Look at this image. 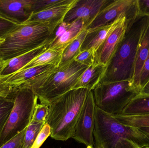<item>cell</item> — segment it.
Wrapping results in <instances>:
<instances>
[{
    "mask_svg": "<svg viewBox=\"0 0 149 148\" xmlns=\"http://www.w3.org/2000/svg\"><path fill=\"white\" fill-rule=\"evenodd\" d=\"M88 67L74 60L29 80L17 89H31L40 103L49 105L54 99L73 89L77 80Z\"/></svg>",
    "mask_w": 149,
    "mask_h": 148,
    "instance_id": "1",
    "label": "cell"
},
{
    "mask_svg": "<svg viewBox=\"0 0 149 148\" xmlns=\"http://www.w3.org/2000/svg\"><path fill=\"white\" fill-rule=\"evenodd\" d=\"M93 136L100 148L149 147V137L139 128L120 123L95 107Z\"/></svg>",
    "mask_w": 149,
    "mask_h": 148,
    "instance_id": "2",
    "label": "cell"
},
{
    "mask_svg": "<svg viewBox=\"0 0 149 148\" xmlns=\"http://www.w3.org/2000/svg\"><path fill=\"white\" fill-rule=\"evenodd\" d=\"M149 21V16H138L128 24L125 36L100 83L125 81L132 82L138 44Z\"/></svg>",
    "mask_w": 149,
    "mask_h": 148,
    "instance_id": "3",
    "label": "cell"
},
{
    "mask_svg": "<svg viewBox=\"0 0 149 148\" xmlns=\"http://www.w3.org/2000/svg\"><path fill=\"white\" fill-rule=\"evenodd\" d=\"M90 91L85 88L72 89L54 99L49 104L45 123L51 128L52 139L64 141L71 138Z\"/></svg>",
    "mask_w": 149,
    "mask_h": 148,
    "instance_id": "4",
    "label": "cell"
},
{
    "mask_svg": "<svg viewBox=\"0 0 149 148\" xmlns=\"http://www.w3.org/2000/svg\"><path fill=\"white\" fill-rule=\"evenodd\" d=\"M57 28L42 23L19 24L0 43V60H10L42 46L54 37Z\"/></svg>",
    "mask_w": 149,
    "mask_h": 148,
    "instance_id": "5",
    "label": "cell"
},
{
    "mask_svg": "<svg viewBox=\"0 0 149 148\" xmlns=\"http://www.w3.org/2000/svg\"><path fill=\"white\" fill-rule=\"evenodd\" d=\"M92 91L95 107L111 116L120 114L125 107L140 94L129 81L100 83Z\"/></svg>",
    "mask_w": 149,
    "mask_h": 148,
    "instance_id": "6",
    "label": "cell"
},
{
    "mask_svg": "<svg viewBox=\"0 0 149 148\" xmlns=\"http://www.w3.org/2000/svg\"><path fill=\"white\" fill-rule=\"evenodd\" d=\"M38 100L31 89L19 88L14 92V102L0 137V147L27 128L32 120Z\"/></svg>",
    "mask_w": 149,
    "mask_h": 148,
    "instance_id": "7",
    "label": "cell"
},
{
    "mask_svg": "<svg viewBox=\"0 0 149 148\" xmlns=\"http://www.w3.org/2000/svg\"><path fill=\"white\" fill-rule=\"evenodd\" d=\"M137 0H112L98 14L86 29L108 25L121 17L126 16L128 23L132 22L138 16Z\"/></svg>",
    "mask_w": 149,
    "mask_h": 148,
    "instance_id": "8",
    "label": "cell"
},
{
    "mask_svg": "<svg viewBox=\"0 0 149 148\" xmlns=\"http://www.w3.org/2000/svg\"><path fill=\"white\" fill-rule=\"evenodd\" d=\"M95 105L92 91L86 99L74 127L72 138L88 147H93Z\"/></svg>",
    "mask_w": 149,
    "mask_h": 148,
    "instance_id": "9",
    "label": "cell"
},
{
    "mask_svg": "<svg viewBox=\"0 0 149 148\" xmlns=\"http://www.w3.org/2000/svg\"><path fill=\"white\" fill-rule=\"evenodd\" d=\"M112 1L77 0L66 14L63 22L69 23L76 20H82L86 23L88 28L101 10Z\"/></svg>",
    "mask_w": 149,
    "mask_h": 148,
    "instance_id": "10",
    "label": "cell"
},
{
    "mask_svg": "<svg viewBox=\"0 0 149 148\" xmlns=\"http://www.w3.org/2000/svg\"><path fill=\"white\" fill-rule=\"evenodd\" d=\"M128 25L127 17H124L96 50L94 63L107 67L125 36Z\"/></svg>",
    "mask_w": 149,
    "mask_h": 148,
    "instance_id": "11",
    "label": "cell"
},
{
    "mask_svg": "<svg viewBox=\"0 0 149 148\" xmlns=\"http://www.w3.org/2000/svg\"><path fill=\"white\" fill-rule=\"evenodd\" d=\"M33 2L34 0H0V17L23 24L32 14Z\"/></svg>",
    "mask_w": 149,
    "mask_h": 148,
    "instance_id": "12",
    "label": "cell"
},
{
    "mask_svg": "<svg viewBox=\"0 0 149 148\" xmlns=\"http://www.w3.org/2000/svg\"><path fill=\"white\" fill-rule=\"evenodd\" d=\"M76 1L67 0L64 3L32 13L24 23H42L57 28L63 23L66 14L74 6Z\"/></svg>",
    "mask_w": 149,
    "mask_h": 148,
    "instance_id": "13",
    "label": "cell"
},
{
    "mask_svg": "<svg viewBox=\"0 0 149 148\" xmlns=\"http://www.w3.org/2000/svg\"><path fill=\"white\" fill-rule=\"evenodd\" d=\"M87 25L82 20H78L71 23L63 22L58 27L55 31L54 38L49 48L64 50L70 44Z\"/></svg>",
    "mask_w": 149,
    "mask_h": 148,
    "instance_id": "14",
    "label": "cell"
},
{
    "mask_svg": "<svg viewBox=\"0 0 149 148\" xmlns=\"http://www.w3.org/2000/svg\"><path fill=\"white\" fill-rule=\"evenodd\" d=\"M124 17L126 16L121 17L108 25L88 30L81 47L80 51L92 49L96 52L108 36L118 26Z\"/></svg>",
    "mask_w": 149,
    "mask_h": 148,
    "instance_id": "15",
    "label": "cell"
},
{
    "mask_svg": "<svg viewBox=\"0 0 149 148\" xmlns=\"http://www.w3.org/2000/svg\"><path fill=\"white\" fill-rule=\"evenodd\" d=\"M106 69L104 65L94 63L81 75L73 89L85 88L92 91L100 82Z\"/></svg>",
    "mask_w": 149,
    "mask_h": 148,
    "instance_id": "16",
    "label": "cell"
},
{
    "mask_svg": "<svg viewBox=\"0 0 149 148\" xmlns=\"http://www.w3.org/2000/svg\"><path fill=\"white\" fill-rule=\"evenodd\" d=\"M149 54V21L143 32L137 48L135 63L134 76L132 83L134 87L141 91L140 87V76L143 67Z\"/></svg>",
    "mask_w": 149,
    "mask_h": 148,
    "instance_id": "17",
    "label": "cell"
},
{
    "mask_svg": "<svg viewBox=\"0 0 149 148\" xmlns=\"http://www.w3.org/2000/svg\"><path fill=\"white\" fill-rule=\"evenodd\" d=\"M54 38L37 48L10 60L8 66L3 72L1 77L10 75L18 72L31 60L47 50Z\"/></svg>",
    "mask_w": 149,
    "mask_h": 148,
    "instance_id": "18",
    "label": "cell"
},
{
    "mask_svg": "<svg viewBox=\"0 0 149 148\" xmlns=\"http://www.w3.org/2000/svg\"><path fill=\"white\" fill-rule=\"evenodd\" d=\"M63 51L52 49L49 48L47 50L31 60L18 72L31 68L45 65H51L58 67L60 65Z\"/></svg>",
    "mask_w": 149,
    "mask_h": 148,
    "instance_id": "19",
    "label": "cell"
},
{
    "mask_svg": "<svg viewBox=\"0 0 149 148\" xmlns=\"http://www.w3.org/2000/svg\"><path fill=\"white\" fill-rule=\"evenodd\" d=\"M147 115H149V95L139 94L118 115L136 116Z\"/></svg>",
    "mask_w": 149,
    "mask_h": 148,
    "instance_id": "20",
    "label": "cell"
},
{
    "mask_svg": "<svg viewBox=\"0 0 149 148\" xmlns=\"http://www.w3.org/2000/svg\"><path fill=\"white\" fill-rule=\"evenodd\" d=\"M87 32L86 28L84 29L73 41L65 49L59 65H64L74 60L80 52L81 47Z\"/></svg>",
    "mask_w": 149,
    "mask_h": 148,
    "instance_id": "21",
    "label": "cell"
},
{
    "mask_svg": "<svg viewBox=\"0 0 149 148\" xmlns=\"http://www.w3.org/2000/svg\"><path fill=\"white\" fill-rule=\"evenodd\" d=\"M14 93L8 96H0V137L14 106Z\"/></svg>",
    "mask_w": 149,
    "mask_h": 148,
    "instance_id": "22",
    "label": "cell"
},
{
    "mask_svg": "<svg viewBox=\"0 0 149 148\" xmlns=\"http://www.w3.org/2000/svg\"><path fill=\"white\" fill-rule=\"evenodd\" d=\"M120 123L126 126L140 128L149 127V115L136 116H112Z\"/></svg>",
    "mask_w": 149,
    "mask_h": 148,
    "instance_id": "23",
    "label": "cell"
},
{
    "mask_svg": "<svg viewBox=\"0 0 149 148\" xmlns=\"http://www.w3.org/2000/svg\"><path fill=\"white\" fill-rule=\"evenodd\" d=\"M45 122L31 120L27 128L24 136L23 148H31Z\"/></svg>",
    "mask_w": 149,
    "mask_h": 148,
    "instance_id": "24",
    "label": "cell"
},
{
    "mask_svg": "<svg viewBox=\"0 0 149 148\" xmlns=\"http://www.w3.org/2000/svg\"><path fill=\"white\" fill-rule=\"evenodd\" d=\"M67 0H34L32 13L39 12L49 8L64 3Z\"/></svg>",
    "mask_w": 149,
    "mask_h": 148,
    "instance_id": "25",
    "label": "cell"
},
{
    "mask_svg": "<svg viewBox=\"0 0 149 148\" xmlns=\"http://www.w3.org/2000/svg\"><path fill=\"white\" fill-rule=\"evenodd\" d=\"M95 51L94 50H87L80 51L74 60L77 63L89 67L94 63Z\"/></svg>",
    "mask_w": 149,
    "mask_h": 148,
    "instance_id": "26",
    "label": "cell"
},
{
    "mask_svg": "<svg viewBox=\"0 0 149 148\" xmlns=\"http://www.w3.org/2000/svg\"><path fill=\"white\" fill-rule=\"evenodd\" d=\"M49 110V105L37 104L35 107L32 120L37 122H45Z\"/></svg>",
    "mask_w": 149,
    "mask_h": 148,
    "instance_id": "27",
    "label": "cell"
},
{
    "mask_svg": "<svg viewBox=\"0 0 149 148\" xmlns=\"http://www.w3.org/2000/svg\"><path fill=\"white\" fill-rule=\"evenodd\" d=\"M26 129L13 137L0 148H23Z\"/></svg>",
    "mask_w": 149,
    "mask_h": 148,
    "instance_id": "28",
    "label": "cell"
},
{
    "mask_svg": "<svg viewBox=\"0 0 149 148\" xmlns=\"http://www.w3.org/2000/svg\"><path fill=\"white\" fill-rule=\"evenodd\" d=\"M52 130L50 127L45 123L34 142L31 148H40L46 139L51 135Z\"/></svg>",
    "mask_w": 149,
    "mask_h": 148,
    "instance_id": "29",
    "label": "cell"
},
{
    "mask_svg": "<svg viewBox=\"0 0 149 148\" xmlns=\"http://www.w3.org/2000/svg\"><path fill=\"white\" fill-rule=\"evenodd\" d=\"M19 24L0 17V37L3 38Z\"/></svg>",
    "mask_w": 149,
    "mask_h": 148,
    "instance_id": "30",
    "label": "cell"
},
{
    "mask_svg": "<svg viewBox=\"0 0 149 148\" xmlns=\"http://www.w3.org/2000/svg\"><path fill=\"white\" fill-rule=\"evenodd\" d=\"M149 81V54L148 58L146 59L143 67L141 76H140V89H141Z\"/></svg>",
    "mask_w": 149,
    "mask_h": 148,
    "instance_id": "31",
    "label": "cell"
},
{
    "mask_svg": "<svg viewBox=\"0 0 149 148\" xmlns=\"http://www.w3.org/2000/svg\"><path fill=\"white\" fill-rule=\"evenodd\" d=\"M136 7L138 16H149V0H137Z\"/></svg>",
    "mask_w": 149,
    "mask_h": 148,
    "instance_id": "32",
    "label": "cell"
},
{
    "mask_svg": "<svg viewBox=\"0 0 149 148\" xmlns=\"http://www.w3.org/2000/svg\"><path fill=\"white\" fill-rule=\"evenodd\" d=\"M10 60H0V79L2 76V74L5 68L8 66Z\"/></svg>",
    "mask_w": 149,
    "mask_h": 148,
    "instance_id": "33",
    "label": "cell"
},
{
    "mask_svg": "<svg viewBox=\"0 0 149 148\" xmlns=\"http://www.w3.org/2000/svg\"><path fill=\"white\" fill-rule=\"evenodd\" d=\"M139 94L142 95H149V81L143 87Z\"/></svg>",
    "mask_w": 149,
    "mask_h": 148,
    "instance_id": "34",
    "label": "cell"
},
{
    "mask_svg": "<svg viewBox=\"0 0 149 148\" xmlns=\"http://www.w3.org/2000/svg\"><path fill=\"white\" fill-rule=\"evenodd\" d=\"M139 129L143 133L149 137V127H142Z\"/></svg>",
    "mask_w": 149,
    "mask_h": 148,
    "instance_id": "35",
    "label": "cell"
},
{
    "mask_svg": "<svg viewBox=\"0 0 149 148\" xmlns=\"http://www.w3.org/2000/svg\"><path fill=\"white\" fill-rule=\"evenodd\" d=\"M3 38H1V37H0V43L2 42V41H3Z\"/></svg>",
    "mask_w": 149,
    "mask_h": 148,
    "instance_id": "36",
    "label": "cell"
},
{
    "mask_svg": "<svg viewBox=\"0 0 149 148\" xmlns=\"http://www.w3.org/2000/svg\"><path fill=\"white\" fill-rule=\"evenodd\" d=\"M87 148H93V147H88Z\"/></svg>",
    "mask_w": 149,
    "mask_h": 148,
    "instance_id": "37",
    "label": "cell"
},
{
    "mask_svg": "<svg viewBox=\"0 0 149 148\" xmlns=\"http://www.w3.org/2000/svg\"><path fill=\"white\" fill-rule=\"evenodd\" d=\"M99 148V147H95V148Z\"/></svg>",
    "mask_w": 149,
    "mask_h": 148,
    "instance_id": "38",
    "label": "cell"
},
{
    "mask_svg": "<svg viewBox=\"0 0 149 148\" xmlns=\"http://www.w3.org/2000/svg\"><path fill=\"white\" fill-rule=\"evenodd\" d=\"M149 148V147H148V148Z\"/></svg>",
    "mask_w": 149,
    "mask_h": 148,
    "instance_id": "39",
    "label": "cell"
},
{
    "mask_svg": "<svg viewBox=\"0 0 149 148\" xmlns=\"http://www.w3.org/2000/svg\"></svg>",
    "mask_w": 149,
    "mask_h": 148,
    "instance_id": "40",
    "label": "cell"
}]
</instances>
